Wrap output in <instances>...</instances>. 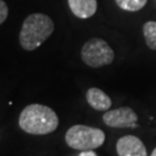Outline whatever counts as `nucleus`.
<instances>
[{
  "label": "nucleus",
  "instance_id": "nucleus-1",
  "mask_svg": "<svg viewBox=\"0 0 156 156\" xmlns=\"http://www.w3.org/2000/svg\"><path fill=\"white\" fill-rule=\"evenodd\" d=\"M19 125L29 134L44 135L56 131L59 125V119L56 112L49 106L30 104L21 112Z\"/></svg>",
  "mask_w": 156,
  "mask_h": 156
},
{
  "label": "nucleus",
  "instance_id": "nucleus-2",
  "mask_svg": "<svg viewBox=\"0 0 156 156\" xmlns=\"http://www.w3.org/2000/svg\"><path fill=\"white\" fill-rule=\"evenodd\" d=\"M53 29L55 24L50 16L34 13L23 22L20 31V44L27 51L36 50L52 35Z\"/></svg>",
  "mask_w": 156,
  "mask_h": 156
},
{
  "label": "nucleus",
  "instance_id": "nucleus-3",
  "mask_svg": "<svg viewBox=\"0 0 156 156\" xmlns=\"http://www.w3.org/2000/svg\"><path fill=\"white\" fill-rule=\"evenodd\" d=\"M66 144L73 149L91 151L98 148L105 141V134L100 128L84 125H74L68 128L65 135Z\"/></svg>",
  "mask_w": 156,
  "mask_h": 156
},
{
  "label": "nucleus",
  "instance_id": "nucleus-4",
  "mask_svg": "<svg viewBox=\"0 0 156 156\" xmlns=\"http://www.w3.org/2000/svg\"><path fill=\"white\" fill-rule=\"evenodd\" d=\"M81 58L86 65L98 68L111 64L115 59V52L104 39L95 37L84 43L81 49Z\"/></svg>",
  "mask_w": 156,
  "mask_h": 156
},
{
  "label": "nucleus",
  "instance_id": "nucleus-5",
  "mask_svg": "<svg viewBox=\"0 0 156 156\" xmlns=\"http://www.w3.org/2000/svg\"><path fill=\"white\" fill-rule=\"evenodd\" d=\"M136 113L128 106L109 110L103 115V122L109 127H135L136 126Z\"/></svg>",
  "mask_w": 156,
  "mask_h": 156
},
{
  "label": "nucleus",
  "instance_id": "nucleus-6",
  "mask_svg": "<svg viewBox=\"0 0 156 156\" xmlns=\"http://www.w3.org/2000/svg\"><path fill=\"white\" fill-rule=\"evenodd\" d=\"M117 153L119 156H147L146 146L134 135H125L118 140Z\"/></svg>",
  "mask_w": 156,
  "mask_h": 156
},
{
  "label": "nucleus",
  "instance_id": "nucleus-7",
  "mask_svg": "<svg viewBox=\"0 0 156 156\" xmlns=\"http://www.w3.org/2000/svg\"><path fill=\"white\" fill-rule=\"evenodd\" d=\"M72 13L80 19H89L97 11L96 0H68Z\"/></svg>",
  "mask_w": 156,
  "mask_h": 156
},
{
  "label": "nucleus",
  "instance_id": "nucleus-8",
  "mask_svg": "<svg viewBox=\"0 0 156 156\" xmlns=\"http://www.w3.org/2000/svg\"><path fill=\"white\" fill-rule=\"evenodd\" d=\"M87 101L93 109L98 111L109 110L112 104L111 98L98 88H90L87 91Z\"/></svg>",
  "mask_w": 156,
  "mask_h": 156
},
{
  "label": "nucleus",
  "instance_id": "nucleus-9",
  "mask_svg": "<svg viewBox=\"0 0 156 156\" xmlns=\"http://www.w3.org/2000/svg\"><path fill=\"white\" fill-rule=\"evenodd\" d=\"M146 44L151 50H156V21H148L144 24Z\"/></svg>",
  "mask_w": 156,
  "mask_h": 156
},
{
  "label": "nucleus",
  "instance_id": "nucleus-10",
  "mask_svg": "<svg viewBox=\"0 0 156 156\" xmlns=\"http://www.w3.org/2000/svg\"><path fill=\"white\" fill-rule=\"evenodd\" d=\"M148 0H116L119 8L127 12H138L144 8Z\"/></svg>",
  "mask_w": 156,
  "mask_h": 156
},
{
  "label": "nucleus",
  "instance_id": "nucleus-11",
  "mask_svg": "<svg viewBox=\"0 0 156 156\" xmlns=\"http://www.w3.org/2000/svg\"><path fill=\"white\" fill-rule=\"evenodd\" d=\"M7 16H8V7L4 0H0V24L5 22Z\"/></svg>",
  "mask_w": 156,
  "mask_h": 156
},
{
  "label": "nucleus",
  "instance_id": "nucleus-12",
  "mask_svg": "<svg viewBox=\"0 0 156 156\" xmlns=\"http://www.w3.org/2000/svg\"><path fill=\"white\" fill-rule=\"evenodd\" d=\"M79 156H97V155H96V153L93 151H82L81 154Z\"/></svg>",
  "mask_w": 156,
  "mask_h": 156
},
{
  "label": "nucleus",
  "instance_id": "nucleus-13",
  "mask_svg": "<svg viewBox=\"0 0 156 156\" xmlns=\"http://www.w3.org/2000/svg\"><path fill=\"white\" fill-rule=\"evenodd\" d=\"M151 156H156V148L154 149V151H153V153H151Z\"/></svg>",
  "mask_w": 156,
  "mask_h": 156
}]
</instances>
